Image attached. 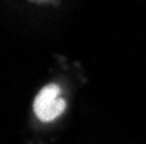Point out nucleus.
Returning <instances> with one entry per match:
<instances>
[{"instance_id":"f257e3e1","label":"nucleus","mask_w":146,"mask_h":144,"mask_svg":"<svg viewBox=\"0 0 146 144\" xmlns=\"http://www.w3.org/2000/svg\"><path fill=\"white\" fill-rule=\"evenodd\" d=\"M71 108V89L64 80L52 78L36 90L28 116V142L52 144L61 134Z\"/></svg>"},{"instance_id":"f03ea898","label":"nucleus","mask_w":146,"mask_h":144,"mask_svg":"<svg viewBox=\"0 0 146 144\" xmlns=\"http://www.w3.org/2000/svg\"><path fill=\"white\" fill-rule=\"evenodd\" d=\"M31 4H36V5H56L59 4L61 0H28Z\"/></svg>"}]
</instances>
